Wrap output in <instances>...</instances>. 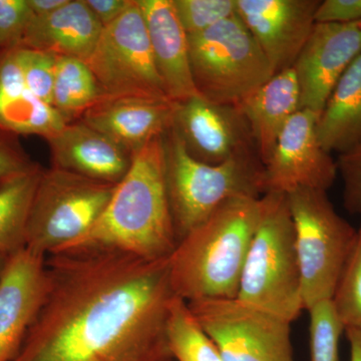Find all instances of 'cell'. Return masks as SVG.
<instances>
[{
  "label": "cell",
  "mask_w": 361,
  "mask_h": 361,
  "mask_svg": "<svg viewBox=\"0 0 361 361\" xmlns=\"http://www.w3.org/2000/svg\"><path fill=\"white\" fill-rule=\"evenodd\" d=\"M320 0H236L237 14L273 73L293 68L316 23Z\"/></svg>",
  "instance_id": "5bb4252c"
},
{
  "label": "cell",
  "mask_w": 361,
  "mask_h": 361,
  "mask_svg": "<svg viewBox=\"0 0 361 361\" xmlns=\"http://www.w3.org/2000/svg\"><path fill=\"white\" fill-rule=\"evenodd\" d=\"M68 0H27L33 16H44L58 11Z\"/></svg>",
  "instance_id": "e575fe53"
},
{
  "label": "cell",
  "mask_w": 361,
  "mask_h": 361,
  "mask_svg": "<svg viewBox=\"0 0 361 361\" xmlns=\"http://www.w3.org/2000/svg\"><path fill=\"white\" fill-rule=\"evenodd\" d=\"M9 256L0 252V278H1L2 273H4V268H6L7 259Z\"/></svg>",
  "instance_id": "8d00e7d4"
},
{
  "label": "cell",
  "mask_w": 361,
  "mask_h": 361,
  "mask_svg": "<svg viewBox=\"0 0 361 361\" xmlns=\"http://www.w3.org/2000/svg\"><path fill=\"white\" fill-rule=\"evenodd\" d=\"M18 58L26 85L37 99L52 106L56 56L20 47Z\"/></svg>",
  "instance_id": "f1b7e54d"
},
{
  "label": "cell",
  "mask_w": 361,
  "mask_h": 361,
  "mask_svg": "<svg viewBox=\"0 0 361 361\" xmlns=\"http://www.w3.org/2000/svg\"><path fill=\"white\" fill-rule=\"evenodd\" d=\"M331 301L344 331H361V224Z\"/></svg>",
  "instance_id": "484cf974"
},
{
  "label": "cell",
  "mask_w": 361,
  "mask_h": 361,
  "mask_svg": "<svg viewBox=\"0 0 361 361\" xmlns=\"http://www.w3.org/2000/svg\"><path fill=\"white\" fill-rule=\"evenodd\" d=\"M47 289V256L26 247L9 256L0 278V361L18 355Z\"/></svg>",
  "instance_id": "9a60e30c"
},
{
  "label": "cell",
  "mask_w": 361,
  "mask_h": 361,
  "mask_svg": "<svg viewBox=\"0 0 361 361\" xmlns=\"http://www.w3.org/2000/svg\"><path fill=\"white\" fill-rule=\"evenodd\" d=\"M85 2L104 28L118 20L134 4L135 0H85Z\"/></svg>",
  "instance_id": "836d02e7"
},
{
  "label": "cell",
  "mask_w": 361,
  "mask_h": 361,
  "mask_svg": "<svg viewBox=\"0 0 361 361\" xmlns=\"http://www.w3.org/2000/svg\"><path fill=\"white\" fill-rule=\"evenodd\" d=\"M318 120L314 111L299 110L286 123L264 165L265 194L301 188L327 192L334 185L337 164L320 144Z\"/></svg>",
  "instance_id": "8fae6325"
},
{
  "label": "cell",
  "mask_w": 361,
  "mask_h": 361,
  "mask_svg": "<svg viewBox=\"0 0 361 361\" xmlns=\"http://www.w3.org/2000/svg\"><path fill=\"white\" fill-rule=\"evenodd\" d=\"M262 203L236 299L292 323L305 310L293 222L286 195L268 192Z\"/></svg>",
  "instance_id": "5b68a950"
},
{
  "label": "cell",
  "mask_w": 361,
  "mask_h": 361,
  "mask_svg": "<svg viewBox=\"0 0 361 361\" xmlns=\"http://www.w3.org/2000/svg\"><path fill=\"white\" fill-rule=\"evenodd\" d=\"M85 63L104 97L171 102L157 71L146 21L137 0L118 20L104 28Z\"/></svg>",
  "instance_id": "9c48e42d"
},
{
  "label": "cell",
  "mask_w": 361,
  "mask_h": 361,
  "mask_svg": "<svg viewBox=\"0 0 361 361\" xmlns=\"http://www.w3.org/2000/svg\"><path fill=\"white\" fill-rule=\"evenodd\" d=\"M336 164L343 180L344 206L349 212L361 216V142L341 154Z\"/></svg>",
  "instance_id": "4dcf8cb0"
},
{
  "label": "cell",
  "mask_w": 361,
  "mask_h": 361,
  "mask_svg": "<svg viewBox=\"0 0 361 361\" xmlns=\"http://www.w3.org/2000/svg\"><path fill=\"white\" fill-rule=\"evenodd\" d=\"M188 35L204 32L237 14L236 0H173Z\"/></svg>",
  "instance_id": "83f0119b"
},
{
  "label": "cell",
  "mask_w": 361,
  "mask_h": 361,
  "mask_svg": "<svg viewBox=\"0 0 361 361\" xmlns=\"http://www.w3.org/2000/svg\"><path fill=\"white\" fill-rule=\"evenodd\" d=\"M173 127L196 160L218 165L257 152L250 128L238 106L211 103L194 96L174 104Z\"/></svg>",
  "instance_id": "4fadbf2b"
},
{
  "label": "cell",
  "mask_w": 361,
  "mask_h": 361,
  "mask_svg": "<svg viewBox=\"0 0 361 361\" xmlns=\"http://www.w3.org/2000/svg\"><path fill=\"white\" fill-rule=\"evenodd\" d=\"M39 165L26 153L18 135L0 130V186Z\"/></svg>",
  "instance_id": "1f68e13d"
},
{
  "label": "cell",
  "mask_w": 361,
  "mask_h": 361,
  "mask_svg": "<svg viewBox=\"0 0 361 361\" xmlns=\"http://www.w3.org/2000/svg\"><path fill=\"white\" fill-rule=\"evenodd\" d=\"M188 304L223 361H295L290 322L236 298Z\"/></svg>",
  "instance_id": "30bf717a"
},
{
  "label": "cell",
  "mask_w": 361,
  "mask_h": 361,
  "mask_svg": "<svg viewBox=\"0 0 361 361\" xmlns=\"http://www.w3.org/2000/svg\"><path fill=\"white\" fill-rule=\"evenodd\" d=\"M103 30L85 0H68L52 13L33 16L21 47L87 61Z\"/></svg>",
  "instance_id": "ffe728a7"
},
{
  "label": "cell",
  "mask_w": 361,
  "mask_h": 361,
  "mask_svg": "<svg viewBox=\"0 0 361 361\" xmlns=\"http://www.w3.org/2000/svg\"><path fill=\"white\" fill-rule=\"evenodd\" d=\"M329 153H345L361 142V54L338 80L317 123Z\"/></svg>",
  "instance_id": "7402d4cb"
},
{
  "label": "cell",
  "mask_w": 361,
  "mask_h": 361,
  "mask_svg": "<svg viewBox=\"0 0 361 361\" xmlns=\"http://www.w3.org/2000/svg\"><path fill=\"white\" fill-rule=\"evenodd\" d=\"M146 21L154 61L173 104L198 96L190 63L189 39L173 0H137Z\"/></svg>",
  "instance_id": "ac0fdd59"
},
{
  "label": "cell",
  "mask_w": 361,
  "mask_h": 361,
  "mask_svg": "<svg viewBox=\"0 0 361 361\" xmlns=\"http://www.w3.org/2000/svg\"><path fill=\"white\" fill-rule=\"evenodd\" d=\"M116 186L44 168L30 211L26 248L49 256L71 245L101 218Z\"/></svg>",
  "instance_id": "ba28073f"
},
{
  "label": "cell",
  "mask_w": 361,
  "mask_h": 361,
  "mask_svg": "<svg viewBox=\"0 0 361 361\" xmlns=\"http://www.w3.org/2000/svg\"><path fill=\"white\" fill-rule=\"evenodd\" d=\"M169 348L175 361H223L216 344L185 299L174 295L166 322Z\"/></svg>",
  "instance_id": "d4e9b609"
},
{
  "label": "cell",
  "mask_w": 361,
  "mask_h": 361,
  "mask_svg": "<svg viewBox=\"0 0 361 361\" xmlns=\"http://www.w3.org/2000/svg\"><path fill=\"white\" fill-rule=\"evenodd\" d=\"M344 332L350 345V361H361V331L346 330Z\"/></svg>",
  "instance_id": "d590c367"
},
{
  "label": "cell",
  "mask_w": 361,
  "mask_h": 361,
  "mask_svg": "<svg viewBox=\"0 0 361 361\" xmlns=\"http://www.w3.org/2000/svg\"><path fill=\"white\" fill-rule=\"evenodd\" d=\"M80 120L134 157L172 127L174 104L148 97H104Z\"/></svg>",
  "instance_id": "2e32d148"
},
{
  "label": "cell",
  "mask_w": 361,
  "mask_h": 361,
  "mask_svg": "<svg viewBox=\"0 0 361 361\" xmlns=\"http://www.w3.org/2000/svg\"><path fill=\"white\" fill-rule=\"evenodd\" d=\"M262 208V197L233 198L178 242L168 259L175 295L188 302L236 298Z\"/></svg>",
  "instance_id": "3957f363"
},
{
  "label": "cell",
  "mask_w": 361,
  "mask_h": 361,
  "mask_svg": "<svg viewBox=\"0 0 361 361\" xmlns=\"http://www.w3.org/2000/svg\"><path fill=\"white\" fill-rule=\"evenodd\" d=\"M316 23L361 21V0H324L315 13Z\"/></svg>",
  "instance_id": "d6a6232c"
},
{
  "label": "cell",
  "mask_w": 361,
  "mask_h": 361,
  "mask_svg": "<svg viewBox=\"0 0 361 361\" xmlns=\"http://www.w3.org/2000/svg\"><path fill=\"white\" fill-rule=\"evenodd\" d=\"M104 94L90 66L82 59L56 56L52 106L66 123L80 120Z\"/></svg>",
  "instance_id": "cb8c5ba5"
},
{
  "label": "cell",
  "mask_w": 361,
  "mask_h": 361,
  "mask_svg": "<svg viewBox=\"0 0 361 361\" xmlns=\"http://www.w3.org/2000/svg\"><path fill=\"white\" fill-rule=\"evenodd\" d=\"M32 18L27 0H0V49L21 47Z\"/></svg>",
  "instance_id": "f546056e"
},
{
  "label": "cell",
  "mask_w": 361,
  "mask_h": 361,
  "mask_svg": "<svg viewBox=\"0 0 361 361\" xmlns=\"http://www.w3.org/2000/svg\"><path fill=\"white\" fill-rule=\"evenodd\" d=\"M42 170L39 165L0 186V252L7 256L25 247L30 211Z\"/></svg>",
  "instance_id": "603a6c76"
},
{
  "label": "cell",
  "mask_w": 361,
  "mask_h": 361,
  "mask_svg": "<svg viewBox=\"0 0 361 361\" xmlns=\"http://www.w3.org/2000/svg\"><path fill=\"white\" fill-rule=\"evenodd\" d=\"M166 182L176 238H184L225 202L265 194L264 165L257 152L218 165L196 160L172 127L163 135Z\"/></svg>",
  "instance_id": "277c9868"
},
{
  "label": "cell",
  "mask_w": 361,
  "mask_h": 361,
  "mask_svg": "<svg viewBox=\"0 0 361 361\" xmlns=\"http://www.w3.org/2000/svg\"><path fill=\"white\" fill-rule=\"evenodd\" d=\"M66 125L59 111L35 96L18 58V47L0 49V130L47 140Z\"/></svg>",
  "instance_id": "d6986e66"
},
{
  "label": "cell",
  "mask_w": 361,
  "mask_h": 361,
  "mask_svg": "<svg viewBox=\"0 0 361 361\" xmlns=\"http://www.w3.org/2000/svg\"><path fill=\"white\" fill-rule=\"evenodd\" d=\"M310 315V361H338L343 325L332 301L313 306Z\"/></svg>",
  "instance_id": "4316f807"
},
{
  "label": "cell",
  "mask_w": 361,
  "mask_h": 361,
  "mask_svg": "<svg viewBox=\"0 0 361 361\" xmlns=\"http://www.w3.org/2000/svg\"><path fill=\"white\" fill-rule=\"evenodd\" d=\"M285 195L294 226L304 308L308 311L334 298L357 229L336 212L326 191L301 188Z\"/></svg>",
  "instance_id": "8992f818"
},
{
  "label": "cell",
  "mask_w": 361,
  "mask_h": 361,
  "mask_svg": "<svg viewBox=\"0 0 361 361\" xmlns=\"http://www.w3.org/2000/svg\"><path fill=\"white\" fill-rule=\"evenodd\" d=\"M238 108L250 128L259 157L265 165L278 137L300 110V89L293 68L273 75Z\"/></svg>",
  "instance_id": "44dd1931"
},
{
  "label": "cell",
  "mask_w": 361,
  "mask_h": 361,
  "mask_svg": "<svg viewBox=\"0 0 361 361\" xmlns=\"http://www.w3.org/2000/svg\"><path fill=\"white\" fill-rule=\"evenodd\" d=\"M45 141L51 149V167L111 184L125 178L134 158L80 120L66 123Z\"/></svg>",
  "instance_id": "e0dca14e"
},
{
  "label": "cell",
  "mask_w": 361,
  "mask_h": 361,
  "mask_svg": "<svg viewBox=\"0 0 361 361\" xmlns=\"http://www.w3.org/2000/svg\"><path fill=\"white\" fill-rule=\"evenodd\" d=\"M168 259L96 248L47 256L44 303L13 361H175Z\"/></svg>",
  "instance_id": "6da1fadb"
},
{
  "label": "cell",
  "mask_w": 361,
  "mask_h": 361,
  "mask_svg": "<svg viewBox=\"0 0 361 361\" xmlns=\"http://www.w3.org/2000/svg\"><path fill=\"white\" fill-rule=\"evenodd\" d=\"M361 54V21L316 23L293 70L300 89V110L320 116L334 87Z\"/></svg>",
  "instance_id": "7c38bea8"
},
{
  "label": "cell",
  "mask_w": 361,
  "mask_h": 361,
  "mask_svg": "<svg viewBox=\"0 0 361 361\" xmlns=\"http://www.w3.org/2000/svg\"><path fill=\"white\" fill-rule=\"evenodd\" d=\"M176 246L161 135L135 154L129 172L96 224L61 250L110 249L161 260L170 257Z\"/></svg>",
  "instance_id": "7a4b0ae2"
},
{
  "label": "cell",
  "mask_w": 361,
  "mask_h": 361,
  "mask_svg": "<svg viewBox=\"0 0 361 361\" xmlns=\"http://www.w3.org/2000/svg\"><path fill=\"white\" fill-rule=\"evenodd\" d=\"M188 39L195 87L211 103L238 106L274 75L238 14Z\"/></svg>",
  "instance_id": "52a82bcc"
}]
</instances>
